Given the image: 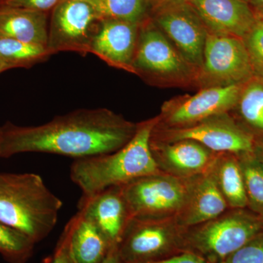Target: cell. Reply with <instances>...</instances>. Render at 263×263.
I'll return each mask as SVG.
<instances>
[{
    "instance_id": "1",
    "label": "cell",
    "mask_w": 263,
    "mask_h": 263,
    "mask_svg": "<svg viewBox=\"0 0 263 263\" xmlns=\"http://www.w3.org/2000/svg\"><path fill=\"white\" fill-rule=\"evenodd\" d=\"M138 124L106 108L80 109L39 126L0 127V158L46 153L76 159L111 153L127 144Z\"/></svg>"
},
{
    "instance_id": "2",
    "label": "cell",
    "mask_w": 263,
    "mask_h": 263,
    "mask_svg": "<svg viewBox=\"0 0 263 263\" xmlns=\"http://www.w3.org/2000/svg\"><path fill=\"white\" fill-rule=\"evenodd\" d=\"M157 121L158 117L138 124L130 141L116 152L74 160L70 179L82 192V197L92 196L106 189L123 186L161 172L150 146Z\"/></svg>"
},
{
    "instance_id": "3",
    "label": "cell",
    "mask_w": 263,
    "mask_h": 263,
    "mask_svg": "<svg viewBox=\"0 0 263 263\" xmlns=\"http://www.w3.org/2000/svg\"><path fill=\"white\" fill-rule=\"evenodd\" d=\"M62 200L35 174H0V222L38 243L56 226Z\"/></svg>"
},
{
    "instance_id": "4",
    "label": "cell",
    "mask_w": 263,
    "mask_h": 263,
    "mask_svg": "<svg viewBox=\"0 0 263 263\" xmlns=\"http://www.w3.org/2000/svg\"><path fill=\"white\" fill-rule=\"evenodd\" d=\"M198 70L190 63L152 19L141 24L133 74L159 87L195 86Z\"/></svg>"
},
{
    "instance_id": "5",
    "label": "cell",
    "mask_w": 263,
    "mask_h": 263,
    "mask_svg": "<svg viewBox=\"0 0 263 263\" xmlns=\"http://www.w3.org/2000/svg\"><path fill=\"white\" fill-rule=\"evenodd\" d=\"M193 184L189 179L160 172L121 187L133 219L163 220L182 212Z\"/></svg>"
},
{
    "instance_id": "6",
    "label": "cell",
    "mask_w": 263,
    "mask_h": 263,
    "mask_svg": "<svg viewBox=\"0 0 263 263\" xmlns=\"http://www.w3.org/2000/svg\"><path fill=\"white\" fill-rule=\"evenodd\" d=\"M103 19L85 0H62L52 10L46 46L48 52L51 55L60 52L89 54Z\"/></svg>"
},
{
    "instance_id": "7",
    "label": "cell",
    "mask_w": 263,
    "mask_h": 263,
    "mask_svg": "<svg viewBox=\"0 0 263 263\" xmlns=\"http://www.w3.org/2000/svg\"><path fill=\"white\" fill-rule=\"evenodd\" d=\"M254 76L243 38L208 34L195 86L242 84Z\"/></svg>"
},
{
    "instance_id": "8",
    "label": "cell",
    "mask_w": 263,
    "mask_h": 263,
    "mask_svg": "<svg viewBox=\"0 0 263 263\" xmlns=\"http://www.w3.org/2000/svg\"><path fill=\"white\" fill-rule=\"evenodd\" d=\"M151 140L161 142L192 140L214 153L248 155L254 152L252 137L240 129L227 114L209 118L187 127L164 129L155 125Z\"/></svg>"
},
{
    "instance_id": "9",
    "label": "cell",
    "mask_w": 263,
    "mask_h": 263,
    "mask_svg": "<svg viewBox=\"0 0 263 263\" xmlns=\"http://www.w3.org/2000/svg\"><path fill=\"white\" fill-rule=\"evenodd\" d=\"M154 24L191 65H202L208 31L196 12L186 1L156 4Z\"/></svg>"
},
{
    "instance_id": "10",
    "label": "cell",
    "mask_w": 263,
    "mask_h": 263,
    "mask_svg": "<svg viewBox=\"0 0 263 263\" xmlns=\"http://www.w3.org/2000/svg\"><path fill=\"white\" fill-rule=\"evenodd\" d=\"M242 85L204 88L195 95L172 99L164 103L157 124L166 128L187 127L227 114L236 105Z\"/></svg>"
},
{
    "instance_id": "11",
    "label": "cell",
    "mask_w": 263,
    "mask_h": 263,
    "mask_svg": "<svg viewBox=\"0 0 263 263\" xmlns=\"http://www.w3.org/2000/svg\"><path fill=\"white\" fill-rule=\"evenodd\" d=\"M261 228L258 218L243 212H233L204 223L193 240L203 253L226 259L257 235Z\"/></svg>"
},
{
    "instance_id": "12",
    "label": "cell",
    "mask_w": 263,
    "mask_h": 263,
    "mask_svg": "<svg viewBox=\"0 0 263 263\" xmlns=\"http://www.w3.org/2000/svg\"><path fill=\"white\" fill-rule=\"evenodd\" d=\"M141 24L103 19L91 43L90 53L114 68L133 73Z\"/></svg>"
},
{
    "instance_id": "13",
    "label": "cell",
    "mask_w": 263,
    "mask_h": 263,
    "mask_svg": "<svg viewBox=\"0 0 263 263\" xmlns=\"http://www.w3.org/2000/svg\"><path fill=\"white\" fill-rule=\"evenodd\" d=\"M78 209L111 246H119L133 219L121 186L106 189L92 196H81Z\"/></svg>"
},
{
    "instance_id": "14",
    "label": "cell",
    "mask_w": 263,
    "mask_h": 263,
    "mask_svg": "<svg viewBox=\"0 0 263 263\" xmlns=\"http://www.w3.org/2000/svg\"><path fill=\"white\" fill-rule=\"evenodd\" d=\"M196 12L208 33L243 38L256 22L255 15L243 0H186Z\"/></svg>"
},
{
    "instance_id": "15",
    "label": "cell",
    "mask_w": 263,
    "mask_h": 263,
    "mask_svg": "<svg viewBox=\"0 0 263 263\" xmlns=\"http://www.w3.org/2000/svg\"><path fill=\"white\" fill-rule=\"evenodd\" d=\"M150 146L159 167L183 179L202 175L215 162V153L192 140L161 142L150 139Z\"/></svg>"
},
{
    "instance_id": "16",
    "label": "cell",
    "mask_w": 263,
    "mask_h": 263,
    "mask_svg": "<svg viewBox=\"0 0 263 263\" xmlns=\"http://www.w3.org/2000/svg\"><path fill=\"white\" fill-rule=\"evenodd\" d=\"M163 220L133 219L118 246L121 261L143 263L163 252L172 242L174 230Z\"/></svg>"
},
{
    "instance_id": "17",
    "label": "cell",
    "mask_w": 263,
    "mask_h": 263,
    "mask_svg": "<svg viewBox=\"0 0 263 263\" xmlns=\"http://www.w3.org/2000/svg\"><path fill=\"white\" fill-rule=\"evenodd\" d=\"M227 207L228 204L216 181L214 163L194 182L187 203L179 214L178 224L185 227L204 224L221 216Z\"/></svg>"
},
{
    "instance_id": "18",
    "label": "cell",
    "mask_w": 263,
    "mask_h": 263,
    "mask_svg": "<svg viewBox=\"0 0 263 263\" xmlns=\"http://www.w3.org/2000/svg\"><path fill=\"white\" fill-rule=\"evenodd\" d=\"M65 229L75 263H100L113 247L98 227L80 212L70 219Z\"/></svg>"
},
{
    "instance_id": "19",
    "label": "cell",
    "mask_w": 263,
    "mask_h": 263,
    "mask_svg": "<svg viewBox=\"0 0 263 263\" xmlns=\"http://www.w3.org/2000/svg\"><path fill=\"white\" fill-rule=\"evenodd\" d=\"M48 13L0 5V37L47 46Z\"/></svg>"
},
{
    "instance_id": "20",
    "label": "cell",
    "mask_w": 263,
    "mask_h": 263,
    "mask_svg": "<svg viewBox=\"0 0 263 263\" xmlns=\"http://www.w3.org/2000/svg\"><path fill=\"white\" fill-rule=\"evenodd\" d=\"M214 170L218 186L228 205L236 209L248 205L239 161L230 156L221 155V157H216Z\"/></svg>"
},
{
    "instance_id": "21",
    "label": "cell",
    "mask_w": 263,
    "mask_h": 263,
    "mask_svg": "<svg viewBox=\"0 0 263 263\" xmlns=\"http://www.w3.org/2000/svg\"><path fill=\"white\" fill-rule=\"evenodd\" d=\"M51 56L46 46L0 37V65L4 71L30 68Z\"/></svg>"
},
{
    "instance_id": "22",
    "label": "cell",
    "mask_w": 263,
    "mask_h": 263,
    "mask_svg": "<svg viewBox=\"0 0 263 263\" xmlns=\"http://www.w3.org/2000/svg\"><path fill=\"white\" fill-rule=\"evenodd\" d=\"M235 107L249 126L255 130L263 132L262 79L253 76L243 83Z\"/></svg>"
},
{
    "instance_id": "23",
    "label": "cell",
    "mask_w": 263,
    "mask_h": 263,
    "mask_svg": "<svg viewBox=\"0 0 263 263\" xmlns=\"http://www.w3.org/2000/svg\"><path fill=\"white\" fill-rule=\"evenodd\" d=\"M103 19H118L141 24L146 20L151 0H85Z\"/></svg>"
},
{
    "instance_id": "24",
    "label": "cell",
    "mask_w": 263,
    "mask_h": 263,
    "mask_svg": "<svg viewBox=\"0 0 263 263\" xmlns=\"http://www.w3.org/2000/svg\"><path fill=\"white\" fill-rule=\"evenodd\" d=\"M35 243L22 232L0 222V254L10 263H25Z\"/></svg>"
},
{
    "instance_id": "25",
    "label": "cell",
    "mask_w": 263,
    "mask_h": 263,
    "mask_svg": "<svg viewBox=\"0 0 263 263\" xmlns=\"http://www.w3.org/2000/svg\"><path fill=\"white\" fill-rule=\"evenodd\" d=\"M248 204L254 212L263 214V167L255 157L247 155L239 161Z\"/></svg>"
},
{
    "instance_id": "26",
    "label": "cell",
    "mask_w": 263,
    "mask_h": 263,
    "mask_svg": "<svg viewBox=\"0 0 263 263\" xmlns=\"http://www.w3.org/2000/svg\"><path fill=\"white\" fill-rule=\"evenodd\" d=\"M243 40L254 76L263 79V19H256L253 27Z\"/></svg>"
},
{
    "instance_id": "27",
    "label": "cell",
    "mask_w": 263,
    "mask_h": 263,
    "mask_svg": "<svg viewBox=\"0 0 263 263\" xmlns=\"http://www.w3.org/2000/svg\"><path fill=\"white\" fill-rule=\"evenodd\" d=\"M224 263H263V237H257L227 257Z\"/></svg>"
},
{
    "instance_id": "28",
    "label": "cell",
    "mask_w": 263,
    "mask_h": 263,
    "mask_svg": "<svg viewBox=\"0 0 263 263\" xmlns=\"http://www.w3.org/2000/svg\"><path fill=\"white\" fill-rule=\"evenodd\" d=\"M62 0H0V5L48 13Z\"/></svg>"
},
{
    "instance_id": "29",
    "label": "cell",
    "mask_w": 263,
    "mask_h": 263,
    "mask_svg": "<svg viewBox=\"0 0 263 263\" xmlns=\"http://www.w3.org/2000/svg\"><path fill=\"white\" fill-rule=\"evenodd\" d=\"M43 263H73L69 249V237L67 230L62 233L54 253L44 259Z\"/></svg>"
},
{
    "instance_id": "30",
    "label": "cell",
    "mask_w": 263,
    "mask_h": 263,
    "mask_svg": "<svg viewBox=\"0 0 263 263\" xmlns=\"http://www.w3.org/2000/svg\"><path fill=\"white\" fill-rule=\"evenodd\" d=\"M143 263H207L205 260L193 254H184L164 260H151Z\"/></svg>"
},
{
    "instance_id": "31",
    "label": "cell",
    "mask_w": 263,
    "mask_h": 263,
    "mask_svg": "<svg viewBox=\"0 0 263 263\" xmlns=\"http://www.w3.org/2000/svg\"><path fill=\"white\" fill-rule=\"evenodd\" d=\"M100 263H122L119 257L118 246L111 247L106 257Z\"/></svg>"
},
{
    "instance_id": "32",
    "label": "cell",
    "mask_w": 263,
    "mask_h": 263,
    "mask_svg": "<svg viewBox=\"0 0 263 263\" xmlns=\"http://www.w3.org/2000/svg\"><path fill=\"white\" fill-rule=\"evenodd\" d=\"M248 4L256 18L263 19V0H248Z\"/></svg>"
},
{
    "instance_id": "33",
    "label": "cell",
    "mask_w": 263,
    "mask_h": 263,
    "mask_svg": "<svg viewBox=\"0 0 263 263\" xmlns=\"http://www.w3.org/2000/svg\"><path fill=\"white\" fill-rule=\"evenodd\" d=\"M255 157L257 158V160L259 161V163H260L263 167V150L258 152Z\"/></svg>"
},
{
    "instance_id": "34",
    "label": "cell",
    "mask_w": 263,
    "mask_h": 263,
    "mask_svg": "<svg viewBox=\"0 0 263 263\" xmlns=\"http://www.w3.org/2000/svg\"><path fill=\"white\" fill-rule=\"evenodd\" d=\"M155 2V5L159 3H169V2L186 1V0H151V2Z\"/></svg>"
},
{
    "instance_id": "35",
    "label": "cell",
    "mask_w": 263,
    "mask_h": 263,
    "mask_svg": "<svg viewBox=\"0 0 263 263\" xmlns=\"http://www.w3.org/2000/svg\"><path fill=\"white\" fill-rule=\"evenodd\" d=\"M3 72H5V71L3 70V67H1V65H0V73Z\"/></svg>"
},
{
    "instance_id": "36",
    "label": "cell",
    "mask_w": 263,
    "mask_h": 263,
    "mask_svg": "<svg viewBox=\"0 0 263 263\" xmlns=\"http://www.w3.org/2000/svg\"><path fill=\"white\" fill-rule=\"evenodd\" d=\"M243 1L246 2V3H248V0H243Z\"/></svg>"
},
{
    "instance_id": "37",
    "label": "cell",
    "mask_w": 263,
    "mask_h": 263,
    "mask_svg": "<svg viewBox=\"0 0 263 263\" xmlns=\"http://www.w3.org/2000/svg\"><path fill=\"white\" fill-rule=\"evenodd\" d=\"M72 262H73V263H75V262H74L73 259H72Z\"/></svg>"
}]
</instances>
